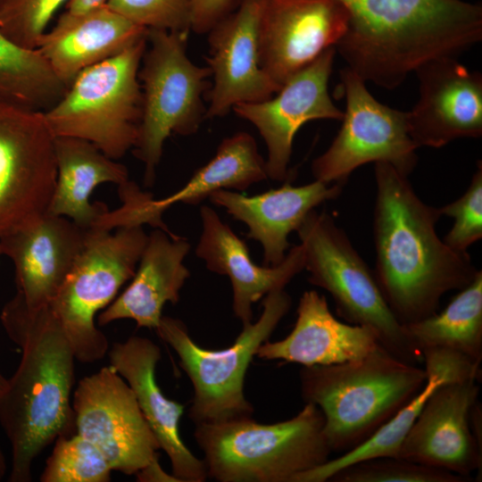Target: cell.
<instances>
[{
  "label": "cell",
  "instance_id": "1",
  "mask_svg": "<svg viewBox=\"0 0 482 482\" xmlns=\"http://www.w3.org/2000/svg\"><path fill=\"white\" fill-rule=\"evenodd\" d=\"M375 277L402 325L437 312L442 296L468 286L480 270L468 253L439 237V208L424 203L408 176L387 162L374 166Z\"/></svg>",
  "mask_w": 482,
  "mask_h": 482
},
{
  "label": "cell",
  "instance_id": "2",
  "mask_svg": "<svg viewBox=\"0 0 482 482\" xmlns=\"http://www.w3.org/2000/svg\"><path fill=\"white\" fill-rule=\"evenodd\" d=\"M1 323L21 349L0 396V425L11 445V482H29L36 458L58 436L76 432L72 348L48 305L32 308L16 293Z\"/></svg>",
  "mask_w": 482,
  "mask_h": 482
},
{
  "label": "cell",
  "instance_id": "3",
  "mask_svg": "<svg viewBox=\"0 0 482 482\" xmlns=\"http://www.w3.org/2000/svg\"><path fill=\"white\" fill-rule=\"evenodd\" d=\"M347 29L336 46L365 82L395 89L422 64L459 58L482 40V6L463 0H337Z\"/></svg>",
  "mask_w": 482,
  "mask_h": 482
},
{
  "label": "cell",
  "instance_id": "4",
  "mask_svg": "<svg viewBox=\"0 0 482 482\" xmlns=\"http://www.w3.org/2000/svg\"><path fill=\"white\" fill-rule=\"evenodd\" d=\"M302 397L323 414L331 452L358 446L423 387L424 368L397 358L381 345L367 356L334 365L303 366Z\"/></svg>",
  "mask_w": 482,
  "mask_h": 482
},
{
  "label": "cell",
  "instance_id": "5",
  "mask_svg": "<svg viewBox=\"0 0 482 482\" xmlns=\"http://www.w3.org/2000/svg\"><path fill=\"white\" fill-rule=\"evenodd\" d=\"M324 417L305 403L293 418L262 424L251 417L196 424L195 439L208 478L219 482H293L328 460Z\"/></svg>",
  "mask_w": 482,
  "mask_h": 482
},
{
  "label": "cell",
  "instance_id": "6",
  "mask_svg": "<svg viewBox=\"0 0 482 482\" xmlns=\"http://www.w3.org/2000/svg\"><path fill=\"white\" fill-rule=\"evenodd\" d=\"M146 46L147 36L79 73L44 112L53 135L87 140L113 160L133 149L142 117L138 71Z\"/></svg>",
  "mask_w": 482,
  "mask_h": 482
},
{
  "label": "cell",
  "instance_id": "7",
  "mask_svg": "<svg viewBox=\"0 0 482 482\" xmlns=\"http://www.w3.org/2000/svg\"><path fill=\"white\" fill-rule=\"evenodd\" d=\"M291 304L285 289L269 293L259 319L243 325L233 344L220 350L201 347L183 321L162 317L155 331L178 354L179 366L192 383L188 417L195 425L252 417L253 407L244 391L245 374L258 348L270 339Z\"/></svg>",
  "mask_w": 482,
  "mask_h": 482
},
{
  "label": "cell",
  "instance_id": "8",
  "mask_svg": "<svg viewBox=\"0 0 482 482\" xmlns=\"http://www.w3.org/2000/svg\"><path fill=\"white\" fill-rule=\"evenodd\" d=\"M308 281L328 291L348 323L371 329L379 344L403 362L420 365L423 357L393 314L365 261L345 230L326 212L311 211L296 229Z\"/></svg>",
  "mask_w": 482,
  "mask_h": 482
},
{
  "label": "cell",
  "instance_id": "9",
  "mask_svg": "<svg viewBox=\"0 0 482 482\" xmlns=\"http://www.w3.org/2000/svg\"><path fill=\"white\" fill-rule=\"evenodd\" d=\"M189 32L148 29L138 79L142 117L133 154L145 165L144 184L152 187L166 139L195 134L204 119L203 102L212 77L208 66L193 62L187 52Z\"/></svg>",
  "mask_w": 482,
  "mask_h": 482
},
{
  "label": "cell",
  "instance_id": "10",
  "mask_svg": "<svg viewBox=\"0 0 482 482\" xmlns=\"http://www.w3.org/2000/svg\"><path fill=\"white\" fill-rule=\"evenodd\" d=\"M147 237L142 225L120 227L114 232L88 230L72 270L48 304L76 360L91 363L108 353L109 343L96 327V314L134 276Z\"/></svg>",
  "mask_w": 482,
  "mask_h": 482
},
{
  "label": "cell",
  "instance_id": "11",
  "mask_svg": "<svg viewBox=\"0 0 482 482\" xmlns=\"http://www.w3.org/2000/svg\"><path fill=\"white\" fill-rule=\"evenodd\" d=\"M340 90L345 99L342 125L312 163L315 179L345 184L354 170L370 162H387L409 176L417 164L419 147L410 135L408 112L378 101L366 82L347 67L340 71Z\"/></svg>",
  "mask_w": 482,
  "mask_h": 482
},
{
  "label": "cell",
  "instance_id": "12",
  "mask_svg": "<svg viewBox=\"0 0 482 482\" xmlns=\"http://www.w3.org/2000/svg\"><path fill=\"white\" fill-rule=\"evenodd\" d=\"M44 112L0 99V237L46 214L57 169Z\"/></svg>",
  "mask_w": 482,
  "mask_h": 482
},
{
  "label": "cell",
  "instance_id": "13",
  "mask_svg": "<svg viewBox=\"0 0 482 482\" xmlns=\"http://www.w3.org/2000/svg\"><path fill=\"white\" fill-rule=\"evenodd\" d=\"M76 433L94 444L113 471L136 475L158 458L159 443L125 379L108 365L73 393Z\"/></svg>",
  "mask_w": 482,
  "mask_h": 482
},
{
  "label": "cell",
  "instance_id": "14",
  "mask_svg": "<svg viewBox=\"0 0 482 482\" xmlns=\"http://www.w3.org/2000/svg\"><path fill=\"white\" fill-rule=\"evenodd\" d=\"M336 53L335 47L327 49L287 79L270 98L233 107L238 117L256 128L265 142L268 178L278 181L287 179L294 139L305 123L342 120L344 111L334 104L328 93Z\"/></svg>",
  "mask_w": 482,
  "mask_h": 482
},
{
  "label": "cell",
  "instance_id": "15",
  "mask_svg": "<svg viewBox=\"0 0 482 482\" xmlns=\"http://www.w3.org/2000/svg\"><path fill=\"white\" fill-rule=\"evenodd\" d=\"M349 15L337 0H264L258 27L259 63L281 87L345 35Z\"/></svg>",
  "mask_w": 482,
  "mask_h": 482
},
{
  "label": "cell",
  "instance_id": "16",
  "mask_svg": "<svg viewBox=\"0 0 482 482\" xmlns=\"http://www.w3.org/2000/svg\"><path fill=\"white\" fill-rule=\"evenodd\" d=\"M267 178L265 160L253 137L247 132H237L224 138L213 158L198 169L182 188L167 197L154 199L129 180L119 186L122 205L106 211L100 224L108 230L149 224L173 234L163 223L162 215L174 204L196 205L219 189L244 191Z\"/></svg>",
  "mask_w": 482,
  "mask_h": 482
},
{
  "label": "cell",
  "instance_id": "17",
  "mask_svg": "<svg viewBox=\"0 0 482 482\" xmlns=\"http://www.w3.org/2000/svg\"><path fill=\"white\" fill-rule=\"evenodd\" d=\"M264 0H238L236 8L207 33V66L212 83L205 119L220 118L242 103L270 98L281 87L259 63L258 27Z\"/></svg>",
  "mask_w": 482,
  "mask_h": 482
},
{
  "label": "cell",
  "instance_id": "18",
  "mask_svg": "<svg viewBox=\"0 0 482 482\" xmlns=\"http://www.w3.org/2000/svg\"><path fill=\"white\" fill-rule=\"evenodd\" d=\"M419 98L408 112L410 135L418 147L440 148L482 135V74L458 58L429 61L415 71Z\"/></svg>",
  "mask_w": 482,
  "mask_h": 482
},
{
  "label": "cell",
  "instance_id": "19",
  "mask_svg": "<svg viewBox=\"0 0 482 482\" xmlns=\"http://www.w3.org/2000/svg\"><path fill=\"white\" fill-rule=\"evenodd\" d=\"M479 381L445 383L425 403L405 436L397 457L470 477L481 470L482 445L470 426V412L478 401Z\"/></svg>",
  "mask_w": 482,
  "mask_h": 482
},
{
  "label": "cell",
  "instance_id": "20",
  "mask_svg": "<svg viewBox=\"0 0 482 482\" xmlns=\"http://www.w3.org/2000/svg\"><path fill=\"white\" fill-rule=\"evenodd\" d=\"M88 230L46 212L0 237L2 253L14 265L16 293L29 306L50 303L79 256Z\"/></svg>",
  "mask_w": 482,
  "mask_h": 482
},
{
  "label": "cell",
  "instance_id": "21",
  "mask_svg": "<svg viewBox=\"0 0 482 482\" xmlns=\"http://www.w3.org/2000/svg\"><path fill=\"white\" fill-rule=\"evenodd\" d=\"M110 366L132 389L139 408L168 455L171 473L179 482H204L208 478L203 459H198L179 435V420L185 406L167 398L156 379L162 358L160 347L151 339L131 336L114 343L108 350Z\"/></svg>",
  "mask_w": 482,
  "mask_h": 482
},
{
  "label": "cell",
  "instance_id": "22",
  "mask_svg": "<svg viewBox=\"0 0 482 482\" xmlns=\"http://www.w3.org/2000/svg\"><path fill=\"white\" fill-rule=\"evenodd\" d=\"M202 233L195 254L206 268L229 278L232 287V310L242 325L253 320V304L269 293L285 289L295 276L304 270L301 245L289 248L277 266H259L251 259L245 243L216 212L207 205L200 209Z\"/></svg>",
  "mask_w": 482,
  "mask_h": 482
},
{
  "label": "cell",
  "instance_id": "23",
  "mask_svg": "<svg viewBox=\"0 0 482 482\" xmlns=\"http://www.w3.org/2000/svg\"><path fill=\"white\" fill-rule=\"evenodd\" d=\"M344 185L317 179L299 187L286 182L278 188L255 195L219 189L208 198L214 205L224 208L234 220L247 226V237L262 246L264 266H277L289 250V234L296 231L315 207L338 197Z\"/></svg>",
  "mask_w": 482,
  "mask_h": 482
},
{
  "label": "cell",
  "instance_id": "24",
  "mask_svg": "<svg viewBox=\"0 0 482 482\" xmlns=\"http://www.w3.org/2000/svg\"><path fill=\"white\" fill-rule=\"evenodd\" d=\"M296 314L292 331L281 340L264 342L256 357L326 366L360 360L380 345L371 329L336 319L317 291L303 293Z\"/></svg>",
  "mask_w": 482,
  "mask_h": 482
},
{
  "label": "cell",
  "instance_id": "25",
  "mask_svg": "<svg viewBox=\"0 0 482 482\" xmlns=\"http://www.w3.org/2000/svg\"><path fill=\"white\" fill-rule=\"evenodd\" d=\"M147 32L105 4L83 13L64 12L37 49L69 87L82 71L119 54Z\"/></svg>",
  "mask_w": 482,
  "mask_h": 482
},
{
  "label": "cell",
  "instance_id": "26",
  "mask_svg": "<svg viewBox=\"0 0 482 482\" xmlns=\"http://www.w3.org/2000/svg\"><path fill=\"white\" fill-rule=\"evenodd\" d=\"M190 250L184 237L159 229L148 235L137 267L126 289L97 316L100 326L129 319L137 328L156 329L166 303L176 304L190 277L183 263Z\"/></svg>",
  "mask_w": 482,
  "mask_h": 482
},
{
  "label": "cell",
  "instance_id": "27",
  "mask_svg": "<svg viewBox=\"0 0 482 482\" xmlns=\"http://www.w3.org/2000/svg\"><path fill=\"white\" fill-rule=\"evenodd\" d=\"M427 379L423 387L367 440L340 456L296 475L293 482H325L339 470L364 460L397 457L399 449L425 403L440 386L469 378L481 380L480 363L454 351L431 348L422 352Z\"/></svg>",
  "mask_w": 482,
  "mask_h": 482
},
{
  "label": "cell",
  "instance_id": "28",
  "mask_svg": "<svg viewBox=\"0 0 482 482\" xmlns=\"http://www.w3.org/2000/svg\"><path fill=\"white\" fill-rule=\"evenodd\" d=\"M54 150L57 177L47 212L90 229L108 209L103 203H90L92 192L103 183H126L128 169L84 139L56 137Z\"/></svg>",
  "mask_w": 482,
  "mask_h": 482
},
{
  "label": "cell",
  "instance_id": "29",
  "mask_svg": "<svg viewBox=\"0 0 482 482\" xmlns=\"http://www.w3.org/2000/svg\"><path fill=\"white\" fill-rule=\"evenodd\" d=\"M412 346L424 350L442 348L482 360V271L459 290L441 312L403 325Z\"/></svg>",
  "mask_w": 482,
  "mask_h": 482
},
{
  "label": "cell",
  "instance_id": "30",
  "mask_svg": "<svg viewBox=\"0 0 482 482\" xmlns=\"http://www.w3.org/2000/svg\"><path fill=\"white\" fill-rule=\"evenodd\" d=\"M67 88L37 49L19 46L0 29V99L45 112Z\"/></svg>",
  "mask_w": 482,
  "mask_h": 482
},
{
  "label": "cell",
  "instance_id": "31",
  "mask_svg": "<svg viewBox=\"0 0 482 482\" xmlns=\"http://www.w3.org/2000/svg\"><path fill=\"white\" fill-rule=\"evenodd\" d=\"M112 469L100 450L78 433L54 440L40 476L42 482H108Z\"/></svg>",
  "mask_w": 482,
  "mask_h": 482
},
{
  "label": "cell",
  "instance_id": "32",
  "mask_svg": "<svg viewBox=\"0 0 482 482\" xmlns=\"http://www.w3.org/2000/svg\"><path fill=\"white\" fill-rule=\"evenodd\" d=\"M333 482H467L471 478L399 457H377L336 472Z\"/></svg>",
  "mask_w": 482,
  "mask_h": 482
},
{
  "label": "cell",
  "instance_id": "33",
  "mask_svg": "<svg viewBox=\"0 0 482 482\" xmlns=\"http://www.w3.org/2000/svg\"><path fill=\"white\" fill-rule=\"evenodd\" d=\"M69 0H0V29L19 46L37 49L57 11Z\"/></svg>",
  "mask_w": 482,
  "mask_h": 482
},
{
  "label": "cell",
  "instance_id": "34",
  "mask_svg": "<svg viewBox=\"0 0 482 482\" xmlns=\"http://www.w3.org/2000/svg\"><path fill=\"white\" fill-rule=\"evenodd\" d=\"M441 216L453 219V224L443 239L452 249H467L482 237V162L478 161L470 183L462 195L438 207Z\"/></svg>",
  "mask_w": 482,
  "mask_h": 482
},
{
  "label": "cell",
  "instance_id": "35",
  "mask_svg": "<svg viewBox=\"0 0 482 482\" xmlns=\"http://www.w3.org/2000/svg\"><path fill=\"white\" fill-rule=\"evenodd\" d=\"M192 0H108L106 5L147 29L190 32Z\"/></svg>",
  "mask_w": 482,
  "mask_h": 482
},
{
  "label": "cell",
  "instance_id": "36",
  "mask_svg": "<svg viewBox=\"0 0 482 482\" xmlns=\"http://www.w3.org/2000/svg\"><path fill=\"white\" fill-rule=\"evenodd\" d=\"M238 0H192L190 31L207 34L220 20L230 13Z\"/></svg>",
  "mask_w": 482,
  "mask_h": 482
},
{
  "label": "cell",
  "instance_id": "37",
  "mask_svg": "<svg viewBox=\"0 0 482 482\" xmlns=\"http://www.w3.org/2000/svg\"><path fill=\"white\" fill-rule=\"evenodd\" d=\"M137 480L141 482H159L173 481L179 482L172 473L168 474L159 463V458L154 459L147 466L139 470L137 474Z\"/></svg>",
  "mask_w": 482,
  "mask_h": 482
},
{
  "label": "cell",
  "instance_id": "38",
  "mask_svg": "<svg viewBox=\"0 0 482 482\" xmlns=\"http://www.w3.org/2000/svg\"><path fill=\"white\" fill-rule=\"evenodd\" d=\"M108 0H69L65 12L71 14L83 13L106 4Z\"/></svg>",
  "mask_w": 482,
  "mask_h": 482
},
{
  "label": "cell",
  "instance_id": "39",
  "mask_svg": "<svg viewBox=\"0 0 482 482\" xmlns=\"http://www.w3.org/2000/svg\"><path fill=\"white\" fill-rule=\"evenodd\" d=\"M7 472V464L4 454L0 446V481L4 478Z\"/></svg>",
  "mask_w": 482,
  "mask_h": 482
},
{
  "label": "cell",
  "instance_id": "40",
  "mask_svg": "<svg viewBox=\"0 0 482 482\" xmlns=\"http://www.w3.org/2000/svg\"><path fill=\"white\" fill-rule=\"evenodd\" d=\"M8 383V378H6L0 370V396L4 392Z\"/></svg>",
  "mask_w": 482,
  "mask_h": 482
},
{
  "label": "cell",
  "instance_id": "41",
  "mask_svg": "<svg viewBox=\"0 0 482 482\" xmlns=\"http://www.w3.org/2000/svg\"><path fill=\"white\" fill-rule=\"evenodd\" d=\"M1 255H3V253H2V249H1V245H0V257Z\"/></svg>",
  "mask_w": 482,
  "mask_h": 482
}]
</instances>
